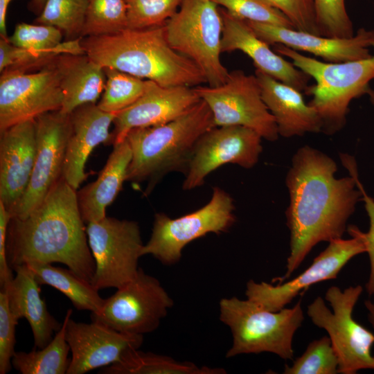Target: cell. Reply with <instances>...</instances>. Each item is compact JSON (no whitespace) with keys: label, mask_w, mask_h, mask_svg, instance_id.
Wrapping results in <instances>:
<instances>
[{"label":"cell","mask_w":374,"mask_h":374,"mask_svg":"<svg viewBox=\"0 0 374 374\" xmlns=\"http://www.w3.org/2000/svg\"><path fill=\"white\" fill-rule=\"evenodd\" d=\"M194 89L210 108L215 127L241 125L255 130L267 141L278 139L274 118L262 100L255 74L235 70L221 85H199Z\"/></svg>","instance_id":"12"},{"label":"cell","mask_w":374,"mask_h":374,"mask_svg":"<svg viewBox=\"0 0 374 374\" xmlns=\"http://www.w3.org/2000/svg\"><path fill=\"white\" fill-rule=\"evenodd\" d=\"M212 1L239 19L294 29L285 15L262 0Z\"/></svg>","instance_id":"37"},{"label":"cell","mask_w":374,"mask_h":374,"mask_svg":"<svg viewBox=\"0 0 374 374\" xmlns=\"http://www.w3.org/2000/svg\"><path fill=\"white\" fill-rule=\"evenodd\" d=\"M10 212L0 202V286L7 287L14 278L12 269L10 267L6 253L7 233L11 219Z\"/></svg>","instance_id":"42"},{"label":"cell","mask_w":374,"mask_h":374,"mask_svg":"<svg viewBox=\"0 0 374 374\" xmlns=\"http://www.w3.org/2000/svg\"><path fill=\"white\" fill-rule=\"evenodd\" d=\"M220 319L233 336L226 357L269 352L283 359H292L293 337L304 316L301 301L292 308L273 312L248 299L233 296L220 300Z\"/></svg>","instance_id":"6"},{"label":"cell","mask_w":374,"mask_h":374,"mask_svg":"<svg viewBox=\"0 0 374 374\" xmlns=\"http://www.w3.org/2000/svg\"><path fill=\"white\" fill-rule=\"evenodd\" d=\"M132 159V150L125 139L114 149L97 179L77 193L78 205L84 223L98 222L106 217V208L119 193Z\"/></svg>","instance_id":"26"},{"label":"cell","mask_w":374,"mask_h":374,"mask_svg":"<svg viewBox=\"0 0 374 374\" xmlns=\"http://www.w3.org/2000/svg\"><path fill=\"white\" fill-rule=\"evenodd\" d=\"M72 310L66 313L60 329L44 348L30 352H15L12 365L21 374H66L71 363L70 347L66 339L67 321Z\"/></svg>","instance_id":"29"},{"label":"cell","mask_w":374,"mask_h":374,"mask_svg":"<svg viewBox=\"0 0 374 374\" xmlns=\"http://www.w3.org/2000/svg\"><path fill=\"white\" fill-rule=\"evenodd\" d=\"M339 359L329 337L310 342L305 352L291 366H285V374L338 373Z\"/></svg>","instance_id":"34"},{"label":"cell","mask_w":374,"mask_h":374,"mask_svg":"<svg viewBox=\"0 0 374 374\" xmlns=\"http://www.w3.org/2000/svg\"><path fill=\"white\" fill-rule=\"evenodd\" d=\"M117 113L106 112L97 104L87 103L70 114L71 130L62 177L74 189L87 178L85 165L93 150L100 143L111 144L109 128Z\"/></svg>","instance_id":"22"},{"label":"cell","mask_w":374,"mask_h":374,"mask_svg":"<svg viewBox=\"0 0 374 374\" xmlns=\"http://www.w3.org/2000/svg\"><path fill=\"white\" fill-rule=\"evenodd\" d=\"M128 28L163 26L177 11L184 0H125Z\"/></svg>","instance_id":"35"},{"label":"cell","mask_w":374,"mask_h":374,"mask_svg":"<svg viewBox=\"0 0 374 374\" xmlns=\"http://www.w3.org/2000/svg\"><path fill=\"white\" fill-rule=\"evenodd\" d=\"M134 349L121 361L103 367L101 374H223V368L198 366L170 357Z\"/></svg>","instance_id":"28"},{"label":"cell","mask_w":374,"mask_h":374,"mask_svg":"<svg viewBox=\"0 0 374 374\" xmlns=\"http://www.w3.org/2000/svg\"><path fill=\"white\" fill-rule=\"evenodd\" d=\"M47 0H31L29 4V8L37 15H40Z\"/></svg>","instance_id":"44"},{"label":"cell","mask_w":374,"mask_h":374,"mask_svg":"<svg viewBox=\"0 0 374 374\" xmlns=\"http://www.w3.org/2000/svg\"><path fill=\"white\" fill-rule=\"evenodd\" d=\"M172 305L159 280L139 267L135 277L105 299L91 319L118 332L143 335L159 327Z\"/></svg>","instance_id":"11"},{"label":"cell","mask_w":374,"mask_h":374,"mask_svg":"<svg viewBox=\"0 0 374 374\" xmlns=\"http://www.w3.org/2000/svg\"><path fill=\"white\" fill-rule=\"evenodd\" d=\"M36 154L28 186L11 218L22 219L37 207L62 176L71 125L70 114L60 110L35 119Z\"/></svg>","instance_id":"15"},{"label":"cell","mask_w":374,"mask_h":374,"mask_svg":"<svg viewBox=\"0 0 374 374\" xmlns=\"http://www.w3.org/2000/svg\"><path fill=\"white\" fill-rule=\"evenodd\" d=\"M39 285H48L61 292L78 310L96 313L103 306L105 299L98 294L92 283L70 269L54 267L51 263L26 264Z\"/></svg>","instance_id":"27"},{"label":"cell","mask_w":374,"mask_h":374,"mask_svg":"<svg viewBox=\"0 0 374 374\" xmlns=\"http://www.w3.org/2000/svg\"><path fill=\"white\" fill-rule=\"evenodd\" d=\"M16 275L5 290L8 294L10 311L18 320L25 318L34 337L35 348H43L53 339L62 327L48 312L42 299L39 284L30 268L26 265L12 269Z\"/></svg>","instance_id":"24"},{"label":"cell","mask_w":374,"mask_h":374,"mask_svg":"<svg viewBox=\"0 0 374 374\" xmlns=\"http://www.w3.org/2000/svg\"><path fill=\"white\" fill-rule=\"evenodd\" d=\"M317 26L321 36L347 38L354 36L353 24L346 0H313Z\"/></svg>","instance_id":"36"},{"label":"cell","mask_w":374,"mask_h":374,"mask_svg":"<svg viewBox=\"0 0 374 374\" xmlns=\"http://www.w3.org/2000/svg\"><path fill=\"white\" fill-rule=\"evenodd\" d=\"M364 305L368 310V320L374 329V303H373L371 300H366L364 301Z\"/></svg>","instance_id":"45"},{"label":"cell","mask_w":374,"mask_h":374,"mask_svg":"<svg viewBox=\"0 0 374 374\" xmlns=\"http://www.w3.org/2000/svg\"><path fill=\"white\" fill-rule=\"evenodd\" d=\"M106 82L98 107L104 112L117 113L135 103L145 91L148 80L115 69L103 68Z\"/></svg>","instance_id":"31"},{"label":"cell","mask_w":374,"mask_h":374,"mask_svg":"<svg viewBox=\"0 0 374 374\" xmlns=\"http://www.w3.org/2000/svg\"><path fill=\"white\" fill-rule=\"evenodd\" d=\"M63 36L61 30L52 26L19 23L9 41L14 46L25 49L48 51L60 46Z\"/></svg>","instance_id":"38"},{"label":"cell","mask_w":374,"mask_h":374,"mask_svg":"<svg viewBox=\"0 0 374 374\" xmlns=\"http://www.w3.org/2000/svg\"><path fill=\"white\" fill-rule=\"evenodd\" d=\"M220 10L223 21L222 53L240 51L252 60L256 70L301 92L307 90L310 78L308 75L272 50L247 21L233 16L222 8Z\"/></svg>","instance_id":"20"},{"label":"cell","mask_w":374,"mask_h":374,"mask_svg":"<svg viewBox=\"0 0 374 374\" xmlns=\"http://www.w3.org/2000/svg\"><path fill=\"white\" fill-rule=\"evenodd\" d=\"M80 42L84 53L103 68L115 69L164 87H195L206 82L195 64L170 46L164 25L127 28L81 37Z\"/></svg>","instance_id":"3"},{"label":"cell","mask_w":374,"mask_h":374,"mask_svg":"<svg viewBox=\"0 0 374 374\" xmlns=\"http://www.w3.org/2000/svg\"><path fill=\"white\" fill-rule=\"evenodd\" d=\"M256 34L269 45L283 44L296 51L313 54L324 62H341L371 57L374 30L358 29L347 38L314 35L283 26L247 21Z\"/></svg>","instance_id":"19"},{"label":"cell","mask_w":374,"mask_h":374,"mask_svg":"<svg viewBox=\"0 0 374 374\" xmlns=\"http://www.w3.org/2000/svg\"><path fill=\"white\" fill-rule=\"evenodd\" d=\"M66 339L71 352L66 374H83L121 361L141 346L143 335L118 332L97 321L76 322L69 317Z\"/></svg>","instance_id":"17"},{"label":"cell","mask_w":374,"mask_h":374,"mask_svg":"<svg viewBox=\"0 0 374 374\" xmlns=\"http://www.w3.org/2000/svg\"><path fill=\"white\" fill-rule=\"evenodd\" d=\"M194 87H164L149 80L145 93L132 105L118 112L114 120L111 144L125 139L136 128L161 125L182 116L200 100Z\"/></svg>","instance_id":"18"},{"label":"cell","mask_w":374,"mask_h":374,"mask_svg":"<svg viewBox=\"0 0 374 374\" xmlns=\"http://www.w3.org/2000/svg\"><path fill=\"white\" fill-rule=\"evenodd\" d=\"M215 127L213 114L201 99L166 124L132 130L125 138L132 150L127 181H148L147 195L167 173L179 171L185 175L197 141Z\"/></svg>","instance_id":"4"},{"label":"cell","mask_w":374,"mask_h":374,"mask_svg":"<svg viewBox=\"0 0 374 374\" xmlns=\"http://www.w3.org/2000/svg\"><path fill=\"white\" fill-rule=\"evenodd\" d=\"M363 292L358 285L344 291L332 286L325 298L331 312L321 297H317L308 306L307 314L312 323L328 333L339 359L338 373L355 374L362 369H374L371 350L374 333L353 317V309Z\"/></svg>","instance_id":"8"},{"label":"cell","mask_w":374,"mask_h":374,"mask_svg":"<svg viewBox=\"0 0 374 374\" xmlns=\"http://www.w3.org/2000/svg\"><path fill=\"white\" fill-rule=\"evenodd\" d=\"M96 269L91 280L98 290L119 288L136 275L143 244L139 224L106 216L87 224Z\"/></svg>","instance_id":"10"},{"label":"cell","mask_w":374,"mask_h":374,"mask_svg":"<svg viewBox=\"0 0 374 374\" xmlns=\"http://www.w3.org/2000/svg\"><path fill=\"white\" fill-rule=\"evenodd\" d=\"M53 60L30 72L6 69L1 73L0 132L61 109L63 94Z\"/></svg>","instance_id":"13"},{"label":"cell","mask_w":374,"mask_h":374,"mask_svg":"<svg viewBox=\"0 0 374 374\" xmlns=\"http://www.w3.org/2000/svg\"><path fill=\"white\" fill-rule=\"evenodd\" d=\"M366 95L368 96L371 104L374 107V90L370 87L366 92Z\"/></svg>","instance_id":"46"},{"label":"cell","mask_w":374,"mask_h":374,"mask_svg":"<svg viewBox=\"0 0 374 374\" xmlns=\"http://www.w3.org/2000/svg\"><path fill=\"white\" fill-rule=\"evenodd\" d=\"M87 7L88 0H47L35 21L58 28L65 41L74 40L82 37Z\"/></svg>","instance_id":"32"},{"label":"cell","mask_w":374,"mask_h":374,"mask_svg":"<svg viewBox=\"0 0 374 374\" xmlns=\"http://www.w3.org/2000/svg\"><path fill=\"white\" fill-rule=\"evenodd\" d=\"M35 154V120L0 132V202L10 215L28 186Z\"/></svg>","instance_id":"21"},{"label":"cell","mask_w":374,"mask_h":374,"mask_svg":"<svg viewBox=\"0 0 374 374\" xmlns=\"http://www.w3.org/2000/svg\"><path fill=\"white\" fill-rule=\"evenodd\" d=\"M341 160L344 166L352 172L355 178L357 186L362 193V200L369 218V229L366 233L360 230L361 236L364 242L366 253H368L370 262V273L365 285L368 296L374 295V199L370 197L359 181L357 168L354 158L348 154H341Z\"/></svg>","instance_id":"40"},{"label":"cell","mask_w":374,"mask_h":374,"mask_svg":"<svg viewBox=\"0 0 374 374\" xmlns=\"http://www.w3.org/2000/svg\"><path fill=\"white\" fill-rule=\"evenodd\" d=\"M164 27L170 46L195 64L208 86L226 82L230 72L220 59L223 21L215 2L184 0Z\"/></svg>","instance_id":"7"},{"label":"cell","mask_w":374,"mask_h":374,"mask_svg":"<svg viewBox=\"0 0 374 374\" xmlns=\"http://www.w3.org/2000/svg\"><path fill=\"white\" fill-rule=\"evenodd\" d=\"M234 210L231 195L214 187L210 201L195 211L174 219L156 213L151 236L143 245L141 256L150 254L164 265L175 264L192 241L208 233L227 231L235 221Z\"/></svg>","instance_id":"9"},{"label":"cell","mask_w":374,"mask_h":374,"mask_svg":"<svg viewBox=\"0 0 374 374\" xmlns=\"http://www.w3.org/2000/svg\"><path fill=\"white\" fill-rule=\"evenodd\" d=\"M63 94L60 111L70 114L87 103L97 104L104 90L106 75L103 68L84 53H62L53 60Z\"/></svg>","instance_id":"25"},{"label":"cell","mask_w":374,"mask_h":374,"mask_svg":"<svg viewBox=\"0 0 374 374\" xmlns=\"http://www.w3.org/2000/svg\"><path fill=\"white\" fill-rule=\"evenodd\" d=\"M351 238L330 240L312 263L296 278L276 285L252 280L247 283V298L260 307L273 312L279 311L290 303L300 292L311 285L334 279L353 257L366 252L360 229L350 225L348 228Z\"/></svg>","instance_id":"14"},{"label":"cell","mask_w":374,"mask_h":374,"mask_svg":"<svg viewBox=\"0 0 374 374\" xmlns=\"http://www.w3.org/2000/svg\"><path fill=\"white\" fill-rule=\"evenodd\" d=\"M373 48L369 57L341 62L320 61L280 44L273 50L314 80L305 91L312 96L308 103L323 121L322 132L330 135L344 127L351 101L366 94L374 80V43Z\"/></svg>","instance_id":"5"},{"label":"cell","mask_w":374,"mask_h":374,"mask_svg":"<svg viewBox=\"0 0 374 374\" xmlns=\"http://www.w3.org/2000/svg\"><path fill=\"white\" fill-rule=\"evenodd\" d=\"M127 28L125 0H88L82 37L115 33Z\"/></svg>","instance_id":"33"},{"label":"cell","mask_w":374,"mask_h":374,"mask_svg":"<svg viewBox=\"0 0 374 374\" xmlns=\"http://www.w3.org/2000/svg\"><path fill=\"white\" fill-rule=\"evenodd\" d=\"M12 0H0V35L1 37L9 38L6 30V15L8 8Z\"/></svg>","instance_id":"43"},{"label":"cell","mask_w":374,"mask_h":374,"mask_svg":"<svg viewBox=\"0 0 374 374\" xmlns=\"http://www.w3.org/2000/svg\"><path fill=\"white\" fill-rule=\"evenodd\" d=\"M262 100L274 118L280 136L290 138L322 132L323 121L317 110L306 103L301 91L255 70Z\"/></svg>","instance_id":"23"},{"label":"cell","mask_w":374,"mask_h":374,"mask_svg":"<svg viewBox=\"0 0 374 374\" xmlns=\"http://www.w3.org/2000/svg\"><path fill=\"white\" fill-rule=\"evenodd\" d=\"M280 10L294 29L319 35L315 19L313 0H262Z\"/></svg>","instance_id":"41"},{"label":"cell","mask_w":374,"mask_h":374,"mask_svg":"<svg viewBox=\"0 0 374 374\" xmlns=\"http://www.w3.org/2000/svg\"><path fill=\"white\" fill-rule=\"evenodd\" d=\"M18 323L12 314L6 290L0 291V374L12 368V359L15 353V328Z\"/></svg>","instance_id":"39"},{"label":"cell","mask_w":374,"mask_h":374,"mask_svg":"<svg viewBox=\"0 0 374 374\" xmlns=\"http://www.w3.org/2000/svg\"><path fill=\"white\" fill-rule=\"evenodd\" d=\"M262 139L255 130L241 125L215 127L206 132L195 145L182 188L201 186L211 172L226 163L253 167L262 151Z\"/></svg>","instance_id":"16"},{"label":"cell","mask_w":374,"mask_h":374,"mask_svg":"<svg viewBox=\"0 0 374 374\" xmlns=\"http://www.w3.org/2000/svg\"><path fill=\"white\" fill-rule=\"evenodd\" d=\"M6 253L12 269L30 262H60L91 283L96 265L76 190L62 176L26 217L10 219Z\"/></svg>","instance_id":"2"},{"label":"cell","mask_w":374,"mask_h":374,"mask_svg":"<svg viewBox=\"0 0 374 374\" xmlns=\"http://www.w3.org/2000/svg\"><path fill=\"white\" fill-rule=\"evenodd\" d=\"M81 37L64 41L60 46L48 51H34L12 44L9 38L0 39V72L6 69L30 71L39 69L62 53H84L80 45Z\"/></svg>","instance_id":"30"},{"label":"cell","mask_w":374,"mask_h":374,"mask_svg":"<svg viewBox=\"0 0 374 374\" xmlns=\"http://www.w3.org/2000/svg\"><path fill=\"white\" fill-rule=\"evenodd\" d=\"M337 170L332 158L310 146L301 147L294 154L286 176L290 253L286 273L273 282L288 278L319 242L342 238L362 193L352 172L337 179Z\"/></svg>","instance_id":"1"}]
</instances>
